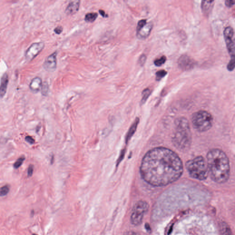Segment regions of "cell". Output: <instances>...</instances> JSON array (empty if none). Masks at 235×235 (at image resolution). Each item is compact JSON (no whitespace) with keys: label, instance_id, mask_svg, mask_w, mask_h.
Here are the masks:
<instances>
[{"label":"cell","instance_id":"cell-32","mask_svg":"<svg viewBox=\"0 0 235 235\" xmlns=\"http://www.w3.org/2000/svg\"><path fill=\"white\" fill-rule=\"evenodd\" d=\"M99 13L100 14H101V15H102V16L103 17H107V14H106V13H105V11H103V10H99Z\"/></svg>","mask_w":235,"mask_h":235},{"label":"cell","instance_id":"cell-22","mask_svg":"<svg viewBox=\"0 0 235 235\" xmlns=\"http://www.w3.org/2000/svg\"><path fill=\"white\" fill-rule=\"evenodd\" d=\"M167 72L165 70H161L156 73V80L159 81L164 77L167 75Z\"/></svg>","mask_w":235,"mask_h":235},{"label":"cell","instance_id":"cell-18","mask_svg":"<svg viewBox=\"0 0 235 235\" xmlns=\"http://www.w3.org/2000/svg\"><path fill=\"white\" fill-rule=\"evenodd\" d=\"M150 90L148 88H147V89H145L143 91L142 93V101H141L142 104H143L146 102L147 100L150 95Z\"/></svg>","mask_w":235,"mask_h":235},{"label":"cell","instance_id":"cell-14","mask_svg":"<svg viewBox=\"0 0 235 235\" xmlns=\"http://www.w3.org/2000/svg\"><path fill=\"white\" fill-rule=\"evenodd\" d=\"M214 1H203L201 3V8L205 15H209L214 7Z\"/></svg>","mask_w":235,"mask_h":235},{"label":"cell","instance_id":"cell-3","mask_svg":"<svg viewBox=\"0 0 235 235\" xmlns=\"http://www.w3.org/2000/svg\"><path fill=\"white\" fill-rule=\"evenodd\" d=\"M172 139L174 145L179 150L185 151L189 149L192 138L189 124L187 119L182 117L176 120Z\"/></svg>","mask_w":235,"mask_h":235},{"label":"cell","instance_id":"cell-7","mask_svg":"<svg viewBox=\"0 0 235 235\" xmlns=\"http://www.w3.org/2000/svg\"><path fill=\"white\" fill-rule=\"evenodd\" d=\"M45 44L43 42L32 44L26 52L25 57L28 61H32L44 48Z\"/></svg>","mask_w":235,"mask_h":235},{"label":"cell","instance_id":"cell-9","mask_svg":"<svg viewBox=\"0 0 235 235\" xmlns=\"http://www.w3.org/2000/svg\"><path fill=\"white\" fill-rule=\"evenodd\" d=\"M56 52L49 56L44 62L43 67L46 70L49 72H53L56 68Z\"/></svg>","mask_w":235,"mask_h":235},{"label":"cell","instance_id":"cell-26","mask_svg":"<svg viewBox=\"0 0 235 235\" xmlns=\"http://www.w3.org/2000/svg\"><path fill=\"white\" fill-rule=\"evenodd\" d=\"M125 149H123L122 151L121 152L120 155V157H119V159H118V160L117 165H119V164H120V162L123 159L124 157V154H125Z\"/></svg>","mask_w":235,"mask_h":235},{"label":"cell","instance_id":"cell-27","mask_svg":"<svg viewBox=\"0 0 235 235\" xmlns=\"http://www.w3.org/2000/svg\"><path fill=\"white\" fill-rule=\"evenodd\" d=\"M235 2L234 1H229V0H227V1H225V4L227 7H231L234 5Z\"/></svg>","mask_w":235,"mask_h":235},{"label":"cell","instance_id":"cell-10","mask_svg":"<svg viewBox=\"0 0 235 235\" xmlns=\"http://www.w3.org/2000/svg\"><path fill=\"white\" fill-rule=\"evenodd\" d=\"M152 23H147L145 25L139 28H137V37L140 39H144L148 37L152 28Z\"/></svg>","mask_w":235,"mask_h":235},{"label":"cell","instance_id":"cell-25","mask_svg":"<svg viewBox=\"0 0 235 235\" xmlns=\"http://www.w3.org/2000/svg\"><path fill=\"white\" fill-rule=\"evenodd\" d=\"M146 60V56L145 55H142L139 58V63L141 65H143L144 64Z\"/></svg>","mask_w":235,"mask_h":235},{"label":"cell","instance_id":"cell-23","mask_svg":"<svg viewBox=\"0 0 235 235\" xmlns=\"http://www.w3.org/2000/svg\"><path fill=\"white\" fill-rule=\"evenodd\" d=\"M25 159V158L24 156H22V157L18 159L14 163V165H13L14 168L17 169H18L19 167H20L22 165V164H23V162H24Z\"/></svg>","mask_w":235,"mask_h":235},{"label":"cell","instance_id":"cell-5","mask_svg":"<svg viewBox=\"0 0 235 235\" xmlns=\"http://www.w3.org/2000/svg\"><path fill=\"white\" fill-rule=\"evenodd\" d=\"M193 126L197 131L204 132L212 126L213 118L209 112L200 110L194 113L192 117Z\"/></svg>","mask_w":235,"mask_h":235},{"label":"cell","instance_id":"cell-19","mask_svg":"<svg viewBox=\"0 0 235 235\" xmlns=\"http://www.w3.org/2000/svg\"><path fill=\"white\" fill-rule=\"evenodd\" d=\"M10 191V187L7 185L3 186L0 188V197H4L6 196Z\"/></svg>","mask_w":235,"mask_h":235},{"label":"cell","instance_id":"cell-6","mask_svg":"<svg viewBox=\"0 0 235 235\" xmlns=\"http://www.w3.org/2000/svg\"><path fill=\"white\" fill-rule=\"evenodd\" d=\"M149 209V204L144 201H139L133 207L130 216L131 223L135 225H139L142 222L144 216Z\"/></svg>","mask_w":235,"mask_h":235},{"label":"cell","instance_id":"cell-1","mask_svg":"<svg viewBox=\"0 0 235 235\" xmlns=\"http://www.w3.org/2000/svg\"><path fill=\"white\" fill-rule=\"evenodd\" d=\"M183 164L174 151L165 147L151 150L143 158L140 167L141 176L147 183L155 187L167 186L182 176Z\"/></svg>","mask_w":235,"mask_h":235},{"label":"cell","instance_id":"cell-15","mask_svg":"<svg viewBox=\"0 0 235 235\" xmlns=\"http://www.w3.org/2000/svg\"><path fill=\"white\" fill-rule=\"evenodd\" d=\"M138 123L139 119H136L134 123L131 125V127H130V129L129 130L127 135H126V138H125V142H126V143L128 142L129 140L131 138V137L134 135L136 129H137V126H138Z\"/></svg>","mask_w":235,"mask_h":235},{"label":"cell","instance_id":"cell-29","mask_svg":"<svg viewBox=\"0 0 235 235\" xmlns=\"http://www.w3.org/2000/svg\"><path fill=\"white\" fill-rule=\"evenodd\" d=\"M25 140L27 142L29 143L30 144H33L34 143V140L32 137H30V136H27V137H26Z\"/></svg>","mask_w":235,"mask_h":235},{"label":"cell","instance_id":"cell-30","mask_svg":"<svg viewBox=\"0 0 235 235\" xmlns=\"http://www.w3.org/2000/svg\"><path fill=\"white\" fill-rule=\"evenodd\" d=\"M63 29L62 26H58L54 29V32L56 34H59L63 31Z\"/></svg>","mask_w":235,"mask_h":235},{"label":"cell","instance_id":"cell-17","mask_svg":"<svg viewBox=\"0 0 235 235\" xmlns=\"http://www.w3.org/2000/svg\"><path fill=\"white\" fill-rule=\"evenodd\" d=\"M224 39H232L234 36V30L231 27H227L224 31Z\"/></svg>","mask_w":235,"mask_h":235},{"label":"cell","instance_id":"cell-31","mask_svg":"<svg viewBox=\"0 0 235 235\" xmlns=\"http://www.w3.org/2000/svg\"><path fill=\"white\" fill-rule=\"evenodd\" d=\"M124 235H138L136 232L133 231H127L124 233Z\"/></svg>","mask_w":235,"mask_h":235},{"label":"cell","instance_id":"cell-16","mask_svg":"<svg viewBox=\"0 0 235 235\" xmlns=\"http://www.w3.org/2000/svg\"><path fill=\"white\" fill-rule=\"evenodd\" d=\"M98 14L96 12H90L86 14L85 20L87 23H93L96 20Z\"/></svg>","mask_w":235,"mask_h":235},{"label":"cell","instance_id":"cell-21","mask_svg":"<svg viewBox=\"0 0 235 235\" xmlns=\"http://www.w3.org/2000/svg\"><path fill=\"white\" fill-rule=\"evenodd\" d=\"M49 91V86L47 82H44L42 85L41 88V92L42 94L44 96H46L47 95Z\"/></svg>","mask_w":235,"mask_h":235},{"label":"cell","instance_id":"cell-24","mask_svg":"<svg viewBox=\"0 0 235 235\" xmlns=\"http://www.w3.org/2000/svg\"><path fill=\"white\" fill-rule=\"evenodd\" d=\"M228 70L232 71H233L235 68V59L234 57H231V60L227 66Z\"/></svg>","mask_w":235,"mask_h":235},{"label":"cell","instance_id":"cell-2","mask_svg":"<svg viewBox=\"0 0 235 235\" xmlns=\"http://www.w3.org/2000/svg\"><path fill=\"white\" fill-rule=\"evenodd\" d=\"M209 174L214 182L224 183L230 177L229 159L225 152L218 148L210 150L207 154Z\"/></svg>","mask_w":235,"mask_h":235},{"label":"cell","instance_id":"cell-8","mask_svg":"<svg viewBox=\"0 0 235 235\" xmlns=\"http://www.w3.org/2000/svg\"><path fill=\"white\" fill-rule=\"evenodd\" d=\"M195 61L187 55H182L178 60V66L183 70H189L195 66Z\"/></svg>","mask_w":235,"mask_h":235},{"label":"cell","instance_id":"cell-33","mask_svg":"<svg viewBox=\"0 0 235 235\" xmlns=\"http://www.w3.org/2000/svg\"><path fill=\"white\" fill-rule=\"evenodd\" d=\"M224 235H232V233H231V232H230V231H229V230H228V229H227V230H226V233H225L224 234Z\"/></svg>","mask_w":235,"mask_h":235},{"label":"cell","instance_id":"cell-12","mask_svg":"<svg viewBox=\"0 0 235 235\" xmlns=\"http://www.w3.org/2000/svg\"><path fill=\"white\" fill-rule=\"evenodd\" d=\"M43 82L41 78L36 77L31 80L29 84V88L33 93H38L42 88Z\"/></svg>","mask_w":235,"mask_h":235},{"label":"cell","instance_id":"cell-20","mask_svg":"<svg viewBox=\"0 0 235 235\" xmlns=\"http://www.w3.org/2000/svg\"><path fill=\"white\" fill-rule=\"evenodd\" d=\"M166 61V57L165 56H163L160 58L156 59L154 61V63L156 66L160 67V66H161V65L165 64Z\"/></svg>","mask_w":235,"mask_h":235},{"label":"cell","instance_id":"cell-11","mask_svg":"<svg viewBox=\"0 0 235 235\" xmlns=\"http://www.w3.org/2000/svg\"><path fill=\"white\" fill-rule=\"evenodd\" d=\"M80 1H74L70 2L65 9V12L67 15H73L79 9Z\"/></svg>","mask_w":235,"mask_h":235},{"label":"cell","instance_id":"cell-4","mask_svg":"<svg viewBox=\"0 0 235 235\" xmlns=\"http://www.w3.org/2000/svg\"><path fill=\"white\" fill-rule=\"evenodd\" d=\"M186 167L190 175L194 179L202 181L207 179L209 175L207 162L202 156L187 161Z\"/></svg>","mask_w":235,"mask_h":235},{"label":"cell","instance_id":"cell-13","mask_svg":"<svg viewBox=\"0 0 235 235\" xmlns=\"http://www.w3.org/2000/svg\"><path fill=\"white\" fill-rule=\"evenodd\" d=\"M8 83V75L7 74H5L1 79V85H0V98H2L5 95Z\"/></svg>","mask_w":235,"mask_h":235},{"label":"cell","instance_id":"cell-28","mask_svg":"<svg viewBox=\"0 0 235 235\" xmlns=\"http://www.w3.org/2000/svg\"><path fill=\"white\" fill-rule=\"evenodd\" d=\"M34 166L32 165H30L28 169V175L29 176H31L33 173Z\"/></svg>","mask_w":235,"mask_h":235}]
</instances>
